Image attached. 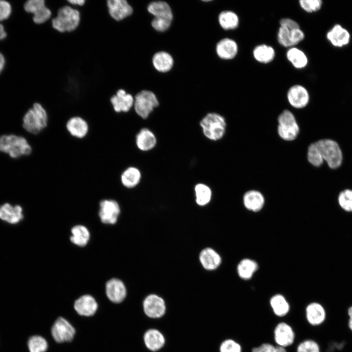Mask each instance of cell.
<instances>
[{
    "mask_svg": "<svg viewBox=\"0 0 352 352\" xmlns=\"http://www.w3.org/2000/svg\"><path fill=\"white\" fill-rule=\"evenodd\" d=\"M48 122V116L45 109L41 104L35 103L24 114L22 127L27 132L36 135L46 128Z\"/></svg>",
    "mask_w": 352,
    "mask_h": 352,
    "instance_id": "cell-1",
    "label": "cell"
},
{
    "mask_svg": "<svg viewBox=\"0 0 352 352\" xmlns=\"http://www.w3.org/2000/svg\"><path fill=\"white\" fill-rule=\"evenodd\" d=\"M0 152L8 154L12 158H17L29 155L32 152V147L24 137L4 134L0 136Z\"/></svg>",
    "mask_w": 352,
    "mask_h": 352,
    "instance_id": "cell-2",
    "label": "cell"
},
{
    "mask_svg": "<svg viewBox=\"0 0 352 352\" xmlns=\"http://www.w3.org/2000/svg\"><path fill=\"white\" fill-rule=\"evenodd\" d=\"M200 126L206 137L212 141H218L224 136L227 124L222 115L218 113L210 112L201 120Z\"/></svg>",
    "mask_w": 352,
    "mask_h": 352,
    "instance_id": "cell-3",
    "label": "cell"
},
{
    "mask_svg": "<svg viewBox=\"0 0 352 352\" xmlns=\"http://www.w3.org/2000/svg\"><path fill=\"white\" fill-rule=\"evenodd\" d=\"M80 21L79 12L66 5L58 10L57 16L52 20V25L60 32H71L78 27Z\"/></svg>",
    "mask_w": 352,
    "mask_h": 352,
    "instance_id": "cell-4",
    "label": "cell"
},
{
    "mask_svg": "<svg viewBox=\"0 0 352 352\" xmlns=\"http://www.w3.org/2000/svg\"><path fill=\"white\" fill-rule=\"evenodd\" d=\"M321 158L332 169L342 164L343 154L338 144L330 139H322L315 141Z\"/></svg>",
    "mask_w": 352,
    "mask_h": 352,
    "instance_id": "cell-5",
    "label": "cell"
},
{
    "mask_svg": "<svg viewBox=\"0 0 352 352\" xmlns=\"http://www.w3.org/2000/svg\"><path fill=\"white\" fill-rule=\"evenodd\" d=\"M277 132L284 141H292L298 137L300 127L294 114L288 110H284L277 119Z\"/></svg>",
    "mask_w": 352,
    "mask_h": 352,
    "instance_id": "cell-6",
    "label": "cell"
},
{
    "mask_svg": "<svg viewBox=\"0 0 352 352\" xmlns=\"http://www.w3.org/2000/svg\"><path fill=\"white\" fill-rule=\"evenodd\" d=\"M158 101L152 91L143 90L137 93L134 98L133 106L135 112L143 119H146L154 108Z\"/></svg>",
    "mask_w": 352,
    "mask_h": 352,
    "instance_id": "cell-7",
    "label": "cell"
},
{
    "mask_svg": "<svg viewBox=\"0 0 352 352\" xmlns=\"http://www.w3.org/2000/svg\"><path fill=\"white\" fill-rule=\"evenodd\" d=\"M51 331L53 338L58 343L71 341L75 333L72 326L62 317L58 318L55 321Z\"/></svg>",
    "mask_w": 352,
    "mask_h": 352,
    "instance_id": "cell-8",
    "label": "cell"
},
{
    "mask_svg": "<svg viewBox=\"0 0 352 352\" xmlns=\"http://www.w3.org/2000/svg\"><path fill=\"white\" fill-rule=\"evenodd\" d=\"M287 99L290 106L296 109L305 108L309 102V94L307 88L301 85L291 86L287 92Z\"/></svg>",
    "mask_w": 352,
    "mask_h": 352,
    "instance_id": "cell-9",
    "label": "cell"
},
{
    "mask_svg": "<svg viewBox=\"0 0 352 352\" xmlns=\"http://www.w3.org/2000/svg\"><path fill=\"white\" fill-rule=\"evenodd\" d=\"M143 310L149 317L157 318L165 313L166 306L164 300L156 294H150L143 301Z\"/></svg>",
    "mask_w": 352,
    "mask_h": 352,
    "instance_id": "cell-10",
    "label": "cell"
},
{
    "mask_svg": "<svg viewBox=\"0 0 352 352\" xmlns=\"http://www.w3.org/2000/svg\"><path fill=\"white\" fill-rule=\"evenodd\" d=\"M99 215L101 221L107 224H114L120 212L118 202L113 199H105L99 203Z\"/></svg>",
    "mask_w": 352,
    "mask_h": 352,
    "instance_id": "cell-11",
    "label": "cell"
},
{
    "mask_svg": "<svg viewBox=\"0 0 352 352\" xmlns=\"http://www.w3.org/2000/svg\"><path fill=\"white\" fill-rule=\"evenodd\" d=\"M66 128L71 136L77 139L86 137L89 130L88 122L79 116L69 118L66 122Z\"/></svg>",
    "mask_w": 352,
    "mask_h": 352,
    "instance_id": "cell-12",
    "label": "cell"
},
{
    "mask_svg": "<svg viewBox=\"0 0 352 352\" xmlns=\"http://www.w3.org/2000/svg\"><path fill=\"white\" fill-rule=\"evenodd\" d=\"M327 40L334 46L342 47L348 45L351 40L349 31L339 24H335L326 34Z\"/></svg>",
    "mask_w": 352,
    "mask_h": 352,
    "instance_id": "cell-13",
    "label": "cell"
},
{
    "mask_svg": "<svg viewBox=\"0 0 352 352\" xmlns=\"http://www.w3.org/2000/svg\"><path fill=\"white\" fill-rule=\"evenodd\" d=\"M275 342L284 348L291 345L294 341L295 334L292 328L285 322L277 325L274 331Z\"/></svg>",
    "mask_w": 352,
    "mask_h": 352,
    "instance_id": "cell-14",
    "label": "cell"
},
{
    "mask_svg": "<svg viewBox=\"0 0 352 352\" xmlns=\"http://www.w3.org/2000/svg\"><path fill=\"white\" fill-rule=\"evenodd\" d=\"M306 316L308 323L313 326L323 324L327 318V312L320 303L313 302L309 303L306 308Z\"/></svg>",
    "mask_w": 352,
    "mask_h": 352,
    "instance_id": "cell-15",
    "label": "cell"
},
{
    "mask_svg": "<svg viewBox=\"0 0 352 352\" xmlns=\"http://www.w3.org/2000/svg\"><path fill=\"white\" fill-rule=\"evenodd\" d=\"M107 5L110 15L117 21L130 16L133 12L132 7L125 0H109Z\"/></svg>",
    "mask_w": 352,
    "mask_h": 352,
    "instance_id": "cell-16",
    "label": "cell"
},
{
    "mask_svg": "<svg viewBox=\"0 0 352 352\" xmlns=\"http://www.w3.org/2000/svg\"><path fill=\"white\" fill-rule=\"evenodd\" d=\"M110 101L116 112H127L133 106L134 98L124 89H120L110 98Z\"/></svg>",
    "mask_w": 352,
    "mask_h": 352,
    "instance_id": "cell-17",
    "label": "cell"
},
{
    "mask_svg": "<svg viewBox=\"0 0 352 352\" xmlns=\"http://www.w3.org/2000/svg\"><path fill=\"white\" fill-rule=\"evenodd\" d=\"M106 294L112 302H122L126 296V289L124 283L120 280L112 278L108 281L106 286Z\"/></svg>",
    "mask_w": 352,
    "mask_h": 352,
    "instance_id": "cell-18",
    "label": "cell"
},
{
    "mask_svg": "<svg viewBox=\"0 0 352 352\" xmlns=\"http://www.w3.org/2000/svg\"><path fill=\"white\" fill-rule=\"evenodd\" d=\"M216 52L218 56L224 60L234 58L238 52V45L234 40L224 38L220 40L216 45Z\"/></svg>",
    "mask_w": 352,
    "mask_h": 352,
    "instance_id": "cell-19",
    "label": "cell"
},
{
    "mask_svg": "<svg viewBox=\"0 0 352 352\" xmlns=\"http://www.w3.org/2000/svg\"><path fill=\"white\" fill-rule=\"evenodd\" d=\"M74 307L80 315L90 316L96 311L98 304L93 297L89 295H85L75 301Z\"/></svg>",
    "mask_w": 352,
    "mask_h": 352,
    "instance_id": "cell-20",
    "label": "cell"
},
{
    "mask_svg": "<svg viewBox=\"0 0 352 352\" xmlns=\"http://www.w3.org/2000/svg\"><path fill=\"white\" fill-rule=\"evenodd\" d=\"M243 203L244 207L249 211L258 212L264 204L265 199L263 194L256 190L246 191L243 196Z\"/></svg>",
    "mask_w": 352,
    "mask_h": 352,
    "instance_id": "cell-21",
    "label": "cell"
},
{
    "mask_svg": "<svg viewBox=\"0 0 352 352\" xmlns=\"http://www.w3.org/2000/svg\"><path fill=\"white\" fill-rule=\"evenodd\" d=\"M156 138L149 129L143 128L135 136V144L140 150L148 151L153 149L156 144Z\"/></svg>",
    "mask_w": 352,
    "mask_h": 352,
    "instance_id": "cell-22",
    "label": "cell"
},
{
    "mask_svg": "<svg viewBox=\"0 0 352 352\" xmlns=\"http://www.w3.org/2000/svg\"><path fill=\"white\" fill-rule=\"evenodd\" d=\"M144 341L149 350L155 352L163 347L165 344V338L159 330L150 329L144 334Z\"/></svg>",
    "mask_w": 352,
    "mask_h": 352,
    "instance_id": "cell-23",
    "label": "cell"
},
{
    "mask_svg": "<svg viewBox=\"0 0 352 352\" xmlns=\"http://www.w3.org/2000/svg\"><path fill=\"white\" fill-rule=\"evenodd\" d=\"M199 260L203 267L209 270L216 269L221 263L220 255L211 248L202 250L199 255Z\"/></svg>",
    "mask_w": 352,
    "mask_h": 352,
    "instance_id": "cell-24",
    "label": "cell"
},
{
    "mask_svg": "<svg viewBox=\"0 0 352 352\" xmlns=\"http://www.w3.org/2000/svg\"><path fill=\"white\" fill-rule=\"evenodd\" d=\"M141 179V173L140 170L133 166L126 168L120 176L122 184L126 188H133L136 187Z\"/></svg>",
    "mask_w": 352,
    "mask_h": 352,
    "instance_id": "cell-25",
    "label": "cell"
},
{
    "mask_svg": "<svg viewBox=\"0 0 352 352\" xmlns=\"http://www.w3.org/2000/svg\"><path fill=\"white\" fill-rule=\"evenodd\" d=\"M253 56L257 62L267 64L274 60L275 56V51L271 46L261 44L258 45L254 48Z\"/></svg>",
    "mask_w": 352,
    "mask_h": 352,
    "instance_id": "cell-26",
    "label": "cell"
},
{
    "mask_svg": "<svg viewBox=\"0 0 352 352\" xmlns=\"http://www.w3.org/2000/svg\"><path fill=\"white\" fill-rule=\"evenodd\" d=\"M286 56L288 61L297 69L304 68L308 64V58L305 52L294 46L288 49Z\"/></svg>",
    "mask_w": 352,
    "mask_h": 352,
    "instance_id": "cell-27",
    "label": "cell"
},
{
    "mask_svg": "<svg viewBox=\"0 0 352 352\" xmlns=\"http://www.w3.org/2000/svg\"><path fill=\"white\" fill-rule=\"evenodd\" d=\"M173 59L168 53L160 51L156 53L153 58V64L155 68L159 72L169 71L173 66Z\"/></svg>",
    "mask_w": 352,
    "mask_h": 352,
    "instance_id": "cell-28",
    "label": "cell"
},
{
    "mask_svg": "<svg viewBox=\"0 0 352 352\" xmlns=\"http://www.w3.org/2000/svg\"><path fill=\"white\" fill-rule=\"evenodd\" d=\"M150 13L154 17L167 18L173 19V14L169 5L163 1H153L147 8Z\"/></svg>",
    "mask_w": 352,
    "mask_h": 352,
    "instance_id": "cell-29",
    "label": "cell"
},
{
    "mask_svg": "<svg viewBox=\"0 0 352 352\" xmlns=\"http://www.w3.org/2000/svg\"><path fill=\"white\" fill-rule=\"evenodd\" d=\"M219 22L224 30H233L237 28L240 23L238 15L232 11H223L219 15Z\"/></svg>",
    "mask_w": 352,
    "mask_h": 352,
    "instance_id": "cell-30",
    "label": "cell"
},
{
    "mask_svg": "<svg viewBox=\"0 0 352 352\" xmlns=\"http://www.w3.org/2000/svg\"><path fill=\"white\" fill-rule=\"evenodd\" d=\"M270 305L275 314L279 317L286 315L289 311V303L285 297L280 294L271 298Z\"/></svg>",
    "mask_w": 352,
    "mask_h": 352,
    "instance_id": "cell-31",
    "label": "cell"
},
{
    "mask_svg": "<svg viewBox=\"0 0 352 352\" xmlns=\"http://www.w3.org/2000/svg\"><path fill=\"white\" fill-rule=\"evenodd\" d=\"M258 267V264L254 261L247 258L242 259L238 265V274L242 279H249L257 270Z\"/></svg>",
    "mask_w": 352,
    "mask_h": 352,
    "instance_id": "cell-32",
    "label": "cell"
},
{
    "mask_svg": "<svg viewBox=\"0 0 352 352\" xmlns=\"http://www.w3.org/2000/svg\"><path fill=\"white\" fill-rule=\"evenodd\" d=\"M71 233L70 240L73 243L80 246H84L87 244L90 234L85 226L81 225L75 226L72 228Z\"/></svg>",
    "mask_w": 352,
    "mask_h": 352,
    "instance_id": "cell-33",
    "label": "cell"
},
{
    "mask_svg": "<svg viewBox=\"0 0 352 352\" xmlns=\"http://www.w3.org/2000/svg\"><path fill=\"white\" fill-rule=\"evenodd\" d=\"M196 201L200 206L207 204L211 200L212 191L211 188L203 183H198L195 187Z\"/></svg>",
    "mask_w": 352,
    "mask_h": 352,
    "instance_id": "cell-34",
    "label": "cell"
},
{
    "mask_svg": "<svg viewBox=\"0 0 352 352\" xmlns=\"http://www.w3.org/2000/svg\"><path fill=\"white\" fill-rule=\"evenodd\" d=\"M29 352H45L47 349V343L42 336L35 335L29 338L27 342Z\"/></svg>",
    "mask_w": 352,
    "mask_h": 352,
    "instance_id": "cell-35",
    "label": "cell"
},
{
    "mask_svg": "<svg viewBox=\"0 0 352 352\" xmlns=\"http://www.w3.org/2000/svg\"><path fill=\"white\" fill-rule=\"evenodd\" d=\"M307 157L308 162L314 167H318L323 164L324 161L321 157L315 142L311 143L308 147Z\"/></svg>",
    "mask_w": 352,
    "mask_h": 352,
    "instance_id": "cell-36",
    "label": "cell"
},
{
    "mask_svg": "<svg viewBox=\"0 0 352 352\" xmlns=\"http://www.w3.org/2000/svg\"><path fill=\"white\" fill-rule=\"evenodd\" d=\"M337 200L339 206L343 210L352 213V190L348 189L340 192Z\"/></svg>",
    "mask_w": 352,
    "mask_h": 352,
    "instance_id": "cell-37",
    "label": "cell"
},
{
    "mask_svg": "<svg viewBox=\"0 0 352 352\" xmlns=\"http://www.w3.org/2000/svg\"><path fill=\"white\" fill-rule=\"evenodd\" d=\"M290 30L283 26H280L278 29L277 40L284 47L290 48L294 46L291 39Z\"/></svg>",
    "mask_w": 352,
    "mask_h": 352,
    "instance_id": "cell-38",
    "label": "cell"
},
{
    "mask_svg": "<svg viewBox=\"0 0 352 352\" xmlns=\"http://www.w3.org/2000/svg\"><path fill=\"white\" fill-rule=\"evenodd\" d=\"M299 2L301 8L308 13L319 11L323 4L321 0H300Z\"/></svg>",
    "mask_w": 352,
    "mask_h": 352,
    "instance_id": "cell-39",
    "label": "cell"
},
{
    "mask_svg": "<svg viewBox=\"0 0 352 352\" xmlns=\"http://www.w3.org/2000/svg\"><path fill=\"white\" fill-rule=\"evenodd\" d=\"M51 16L50 10L44 5L33 13V20L36 23H43L49 19Z\"/></svg>",
    "mask_w": 352,
    "mask_h": 352,
    "instance_id": "cell-40",
    "label": "cell"
},
{
    "mask_svg": "<svg viewBox=\"0 0 352 352\" xmlns=\"http://www.w3.org/2000/svg\"><path fill=\"white\" fill-rule=\"evenodd\" d=\"M297 352H321L318 343L311 339L303 341L298 346Z\"/></svg>",
    "mask_w": 352,
    "mask_h": 352,
    "instance_id": "cell-41",
    "label": "cell"
},
{
    "mask_svg": "<svg viewBox=\"0 0 352 352\" xmlns=\"http://www.w3.org/2000/svg\"><path fill=\"white\" fill-rule=\"evenodd\" d=\"M172 20L167 18L154 17L152 21L151 24L155 30L163 32L169 28Z\"/></svg>",
    "mask_w": 352,
    "mask_h": 352,
    "instance_id": "cell-42",
    "label": "cell"
},
{
    "mask_svg": "<svg viewBox=\"0 0 352 352\" xmlns=\"http://www.w3.org/2000/svg\"><path fill=\"white\" fill-rule=\"evenodd\" d=\"M220 352H242L241 345L235 341L229 339L223 341L220 347Z\"/></svg>",
    "mask_w": 352,
    "mask_h": 352,
    "instance_id": "cell-43",
    "label": "cell"
},
{
    "mask_svg": "<svg viewBox=\"0 0 352 352\" xmlns=\"http://www.w3.org/2000/svg\"><path fill=\"white\" fill-rule=\"evenodd\" d=\"M252 352H286V351L285 348L279 346H274L269 343H264L253 348Z\"/></svg>",
    "mask_w": 352,
    "mask_h": 352,
    "instance_id": "cell-44",
    "label": "cell"
},
{
    "mask_svg": "<svg viewBox=\"0 0 352 352\" xmlns=\"http://www.w3.org/2000/svg\"><path fill=\"white\" fill-rule=\"evenodd\" d=\"M44 5L45 1L44 0H29L24 3V8L26 12L33 14Z\"/></svg>",
    "mask_w": 352,
    "mask_h": 352,
    "instance_id": "cell-45",
    "label": "cell"
},
{
    "mask_svg": "<svg viewBox=\"0 0 352 352\" xmlns=\"http://www.w3.org/2000/svg\"><path fill=\"white\" fill-rule=\"evenodd\" d=\"M12 7L9 2L0 0V21L7 19L11 15Z\"/></svg>",
    "mask_w": 352,
    "mask_h": 352,
    "instance_id": "cell-46",
    "label": "cell"
},
{
    "mask_svg": "<svg viewBox=\"0 0 352 352\" xmlns=\"http://www.w3.org/2000/svg\"><path fill=\"white\" fill-rule=\"evenodd\" d=\"M290 32L294 46L300 43L305 38V34L300 28L291 29Z\"/></svg>",
    "mask_w": 352,
    "mask_h": 352,
    "instance_id": "cell-47",
    "label": "cell"
},
{
    "mask_svg": "<svg viewBox=\"0 0 352 352\" xmlns=\"http://www.w3.org/2000/svg\"><path fill=\"white\" fill-rule=\"evenodd\" d=\"M22 209L20 206H15L7 221L13 223L18 222L22 217Z\"/></svg>",
    "mask_w": 352,
    "mask_h": 352,
    "instance_id": "cell-48",
    "label": "cell"
},
{
    "mask_svg": "<svg viewBox=\"0 0 352 352\" xmlns=\"http://www.w3.org/2000/svg\"><path fill=\"white\" fill-rule=\"evenodd\" d=\"M13 207L9 203H5L0 207V218L7 221L11 216Z\"/></svg>",
    "mask_w": 352,
    "mask_h": 352,
    "instance_id": "cell-49",
    "label": "cell"
},
{
    "mask_svg": "<svg viewBox=\"0 0 352 352\" xmlns=\"http://www.w3.org/2000/svg\"><path fill=\"white\" fill-rule=\"evenodd\" d=\"M280 26L286 27L289 29L300 28L299 24L294 20L288 18H282L280 21Z\"/></svg>",
    "mask_w": 352,
    "mask_h": 352,
    "instance_id": "cell-50",
    "label": "cell"
},
{
    "mask_svg": "<svg viewBox=\"0 0 352 352\" xmlns=\"http://www.w3.org/2000/svg\"><path fill=\"white\" fill-rule=\"evenodd\" d=\"M347 315L348 316V327L349 329L352 332V305L348 308Z\"/></svg>",
    "mask_w": 352,
    "mask_h": 352,
    "instance_id": "cell-51",
    "label": "cell"
},
{
    "mask_svg": "<svg viewBox=\"0 0 352 352\" xmlns=\"http://www.w3.org/2000/svg\"><path fill=\"white\" fill-rule=\"evenodd\" d=\"M6 36L7 34L3 26L0 23V40L5 39Z\"/></svg>",
    "mask_w": 352,
    "mask_h": 352,
    "instance_id": "cell-52",
    "label": "cell"
},
{
    "mask_svg": "<svg viewBox=\"0 0 352 352\" xmlns=\"http://www.w3.org/2000/svg\"><path fill=\"white\" fill-rule=\"evenodd\" d=\"M68 2L72 4L82 6L85 3V1L84 0H68Z\"/></svg>",
    "mask_w": 352,
    "mask_h": 352,
    "instance_id": "cell-53",
    "label": "cell"
},
{
    "mask_svg": "<svg viewBox=\"0 0 352 352\" xmlns=\"http://www.w3.org/2000/svg\"><path fill=\"white\" fill-rule=\"evenodd\" d=\"M5 59L3 55L0 52V73L3 70L5 65Z\"/></svg>",
    "mask_w": 352,
    "mask_h": 352,
    "instance_id": "cell-54",
    "label": "cell"
}]
</instances>
